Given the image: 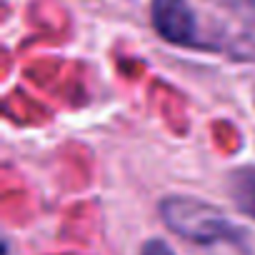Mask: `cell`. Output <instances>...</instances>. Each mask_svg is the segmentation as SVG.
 <instances>
[{"label": "cell", "mask_w": 255, "mask_h": 255, "mask_svg": "<svg viewBox=\"0 0 255 255\" xmlns=\"http://www.w3.org/2000/svg\"><path fill=\"white\" fill-rule=\"evenodd\" d=\"M160 218L170 233L195 245H215V243H243V230L230 223L215 205L188 198L170 195L160 203Z\"/></svg>", "instance_id": "1"}, {"label": "cell", "mask_w": 255, "mask_h": 255, "mask_svg": "<svg viewBox=\"0 0 255 255\" xmlns=\"http://www.w3.org/2000/svg\"><path fill=\"white\" fill-rule=\"evenodd\" d=\"M153 28L175 45H190L195 40V15L185 0H153Z\"/></svg>", "instance_id": "2"}, {"label": "cell", "mask_w": 255, "mask_h": 255, "mask_svg": "<svg viewBox=\"0 0 255 255\" xmlns=\"http://www.w3.org/2000/svg\"><path fill=\"white\" fill-rule=\"evenodd\" d=\"M228 190L238 210L255 220V168L233 170L228 180Z\"/></svg>", "instance_id": "3"}, {"label": "cell", "mask_w": 255, "mask_h": 255, "mask_svg": "<svg viewBox=\"0 0 255 255\" xmlns=\"http://www.w3.org/2000/svg\"><path fill=\"white\" fill-rule=\"evenodd\" d=\"M140 255H175V253H173V248H170L165 240L153 238V240H148V243L140 248Z\"/></svg>", "instance_id": "4"}]
</instances>
